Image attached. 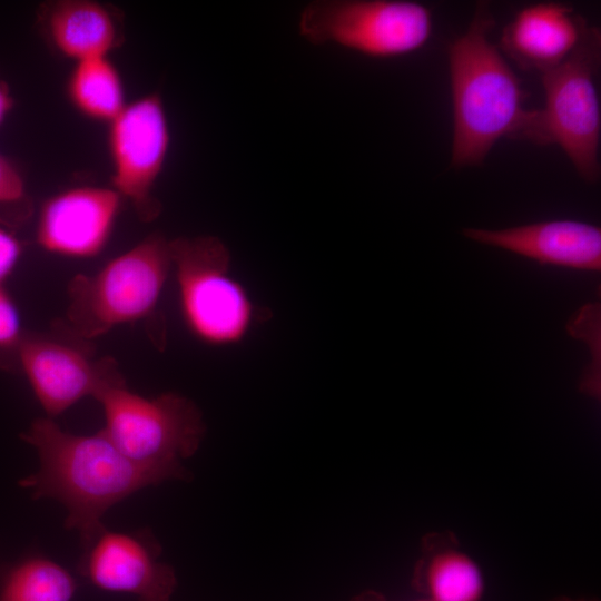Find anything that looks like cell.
Listing matches in <instances>:
<instances>
[{
	"mask_svg": "<svg viewBox=\"0 0 601 601\" xmlns=\"http://www.w3.org/2000/svg\"><path fill=\"white\" fill-rule=\"evenodd\" d=\"M0 566H1V563H0Z\"/></svg>",
	"mask_w": 601,
	"mask_h": 601,
	"instance_id": "cell-25",
	"label": "cell"
},
{
	"mask_svg": "<svg viewBox=\"0 0 601 601\" xmlns=\"http://www.w3.org/2000/svg\"><path fill=\"white\" fill-rule=\"evenodd\" d=\"M552 601H597L595 599H585V598H580V599H572V598H568V597H560V598H556Z\"/></svg>",
	"mask_w": 601,
	"mask_h": 601,
	"instance_id": "cell-24",
	"label": "cell"
},
{
	"mask_svg": "<svg viewBox=\"0 0 601 601\" xmlns=\"http://www.w3.org/2000/svg\"><path fill=\"white\" fill-rule=\"evenodd\" d=\"M112 189L128 200L138 218L149 223L161 213L154 196L170 145V129L161 97L142 96L108 124Z\"/></svg>",
	"mask_w": 601,
	"mask_h": 601,
	"instance_id": "cell-9",
	"label": "cell"
},
{
	"mask_svg": "<svg viewBox=\"0 0 601 601\" xmlns=\"http://www.w3.org/2000/svg\"><path fill=\"white\" fill-rule=\"evenodd\" d=\"M431 10L403 0H316L302 11L300 36L334 43L373 58H392L421 49L432 33Z\"/></svg>",
	"mask_w": 601,
	"mask_h": 601,
	"instance_id": "cell-7",
	"label": "cell"
},
{
	"mask_svg": "<svg viewBox=\"0 0 601 601\" xmlns=\"http://www.w3.org/2000/svg\"><path fill=\"white\" fill-rule=\"evenodd\" d=\"M494 26L489 4L481 2L466 31L447 48L451 168L481 166L500 139H515L529 116L521 80L490 40Z\"/></svg>",
	"mask_w": 601,
	"mask_h": 601,
	"instance_id": "cell-2",
	"label": "cell"
},
{
	"mask_svg": "<svg viewBox=\"0 0 601 601\" xmlns=\"http://www.w3.org/2000/svg\"><path fill=\"white\" fill-rule=\"evenodd\" d=\"M169 243L149 235L95 274L73 276L55 327L91 342L117 326L152 319L171 270Z\"/></svg>",
	"mask_w": 601,
	"mask_h": 601,
	"instance_id": "cell-3",
	"label": "cell"
},
{
	"mask_svg": "<svg viewBox=\"0 0 601 601\" xmlns=\"http://www.w3.org/2000/svg\"><path fill=\"white\" fill-rule=\"evenodd\" d=\"M38 455V469L19 480L32 499H50L66 510L63 525L81 544L101 526L108 510L148 486L185 480L187 470L139 464L121 453L100 431L78 435L53 418L39 417L21 433Z\"/></svg>",
	"mask_w": 601,
	"mask_h": 601,
	"instance_id": "cell-1",
	"label": "cell"
},
{
	"mask_svg": "<svg viewBox=\"0 0 601 601\" xmlns=\"http://www.w3.org/2000/svg\"><path fill=\"white\" fill-rule=\"evenodd\" d=\"M160 555L148 529L124 532L104 525L82 544L79 572L101 590L129 593L138 601H169L177 578Z\"/></svg>",
	"mask_w": 601,
	"mask_h": 601,
	"instance_id": "cell-10",
	"label": "cell"
},
{
	"mask_svg": "<svg viewBox=\"0 0 601 601\" xmlns=\"http://www.w3.org/2000/svg\"><path fill=\"white\" fill-rule=\"evenodd\" d=\"M588 27L570 6L530 4L503 28L501 48L521 69L541 75L574 51Z\"/></svg>",
	"mask_w": 601,
	"mask_h": 601,
	"instance_id": "cell-13",
	"label": "cell"
},
{
	"mask_svg": "<svg viewBox=\"0 0 601 601\" xmlns=\"http://www.w3.org/2000/svg\"><path fill=\"white\" fill-rule=\"evenodd\" d=\"M17 365L26 376L46 416L61 415L104 386L124 380L110 356L96 357L89 341L52 326L48 333H24Z\"/></svg>",
	"mask_w": 601,
	"mask_h": 601,
	"instance_id": "cell-8",
	"label": "cell"
},
{
	"mask_svg": "<svg viewBox=\"0 0 601 601\" xmlns=\"http://www.w3.org/2000/svg\"><path fill=\"white\" fill-rule=\"evenodd\" d=\"M67 95L78 112L107 125L127 105L121 76L108 57L76 62L68 78Z\"/></svg>",
	"mask_w": 601,
	"mask_h": 601,
	"instance_id": "cell-16",
	"label": "cell"
},
{
	"mask_svg": "<svg viewBox=\"0 0 601 601\" xmlns=\"http://www.w3.org/2000/svg\"><path fill=\"white\" fill-rule=\"evenodd\" d=\"M121 197L108 187L78 186L57 193L41 205L36 239L47 253L92 258L106 247Z\"/></svg>",
	"mask_w": 601,
	"mask_h": 601,
	"instance_id": "cell-11",
	"label": "cell"
},
{
	"mask_svg": "<svg viewBox=\"0 0 601 601\" xmlns=\"http://www.w3.org/2000/svg\"><path fill=\"white\" fill-rule=\"evenodd\" d=\"M76 590L72 574L41 554L0 566V601H71Z\"/></svg>",
	"mask_w": 601,
	"mask_h": 601,
	"instance_id": "cell-17",
	"label": "cell"
},
{
	"mask_svg": "<svg viewBox=\"0 0 601 601\" xmlns=\"http://www.w3.org/2000/svg\"><path fill=\"white\" fill-rule=\"evenodd\" d=\"M23 246L17 235L0 220V284L14 272L21 258Z\"/></svg>",
	"mask_w": 601,
	"mask_h": 601,
	"instance_id": "cell-21",
	"label": "cell"
},
{
	"mask_svg": "<svg viewBox=\"0 0 601 601\" xmlns=\"http://www.w3.org/2000/svg\"><path fill=\"white\" fill-rule=\"evenodd\" d=\"M601 32L589 26L574 51L541 73L544 106L530 109L516 140L559 146L588 184L600 179L601 110L597 77Z\"/></svg>",
	"mask_w": 601,
	"mask_h": 601,
	"instance_id": "cell-4",
	"label": "cell"
},
{
	"mask_svg": "<svg viewBox=\"0 0 601 601\" xmlns=\"http://www.w3.org/2000/svg\"><path fill=\"white\" fill-rule=\"evenodd\" d=\"M171 268L183 322L200 343L237 345L256 323L257 309L230 274V253L216 236L180 237L170 243Z\"/></svg>",
	"mask_w": 601,
	"mask_h": 601,
	"instance_id": "cell-5",
	"label": "cell"
},
{
	"mask_svg": "<svg viewBox=\"0 0 601 601\" xmlns=\"http://www.w3.org/2000/svg\"><path fill=\"white\" fill-rule=\"evenodd\" d=\"M414 582L428 601H481L485 591L479 563L455 546L430 552L420 562Z\"/></svg>",
	"mask_w": 601,
	"mask_h": 601,
	"instance_id": "cell-15",
	"label": "cell"
},
{
	"mask_svg": "<svg viewBox=\"0 0 601 601\" xmlns=\"http://www.w3.org/2000/svg\"><path fill=\"white\" fill-rule=\"evenodd\" d=\"M355 601H382V600L375 594H370V595L359 597L355 599ZM414 601H428V600H426L425 598H422L420 600H414Z\"/></svg>",
	"mask_w": 601,
	"mask_h": 601,
	"instance_id": "cell-23",
	"label": "cell"
},
{
	"mask_svg": "<svg viewBox=\"0 0 601 601\" xmlns=\"http://www.w3.org/2000/svg\"><path fill=\"white\" fill-rule=\"evenodd\" d=\"M93 398L104 412L101 432L142 465L185 471L183 460L195 454L206 432L199 407L176 392L145 397L129 390L124 378L104 386Z\"/></svg>",
	"mask_w": 601,
	"mask_h": 601,
	"instance_id": "cell-6",
	"label": "cell"
},
{
	"mask_svg": "<svg viewBox=\"0 0 601 601\" xmlns=\"http://www.w3.org/2000/svg\"><path fill=\"white\" fill-rule=\"evenodd\" d=\"M13 106V98L8 86L0 79V125L3 122Z\"/></svg>",
	"mask_w": 601,
	"mask_h": 601,
	"instance_id": "cell-22",
	"label": "cell"
},
{
	"mask_svg": "<svg viewBox=\"0 0 601 601\" xmlns=\"http://www.w3.org/2000/svg\"><path fill=\"white\" fill-rule=\"evenodd\" d=\"M24 333L18 307L4 285L0 284V352L13 353L17 358Z\"/></svg>",
	"mask_w": 601,
	"mask_h": 601,
	"instance_id": "cell-19",
	"label": "cell"
},
{
	"mask_svg": "<svg viewBox=\"0 0 601 601\" xmlns=\"http://www.w3.org/2000/svg\"><path fill=\"white\" fill-rule=\"evenodd\" d=\"M465 238L535 260L583 272L601 270L600 227L573 219L532 223L502 229L467 227Z\"/></svg>",
	"mask_w": 601,
	"mask_h": 601,
	"instance_id": "cell-12",
	"label": "cell"
},
{
	"mask_svg": "<svg viewBox=\"0 0 601 601\" xmlns=\"http://www.w3.org/2000/svg\"><path fill=\"white\" fill-rule=\"evenodd\" d=\"M42 30L51 45L75 63L108 57L120 45L118 14L92 0H60L42 6Z\"/></svg>",
	"mask_w": 601,
	"mask_h": 601,
	"instance_id": "cell-14",
	"label": "cell"
},
{
	"mask_svg": "<svg viewBox=\"0 0 601 601\" xmlns=\"http://www.w3.org/2000/svg\"><path fill=\"white\" fill-rule=\"evenodd\" d=\"M27 199V189L20 171L0 152V207H20Z\"/></svg>",
	"mask_w": 601,
	"mask_h": 601,
	"instance_id": "cell-20",
	"label": "cell"
},
{
	"mask_svg": "<svg viewBox=\"0 0 601 601\" xmlns=\"http://www.w3.org/2000/svg\"><path fill=\"white\" fill-rule=\"evenodd\" d=\"M571 336L581 338L590 351V364L581 377L580 388L594 398L600 396V338H601V306L590 303L578 309L566 324Z\"/></svg>",
	"mask_w": 601,
	"mask_h": 601,
	"instance_id": "cell-18",
	"label": "cell"
}]
</instances>
